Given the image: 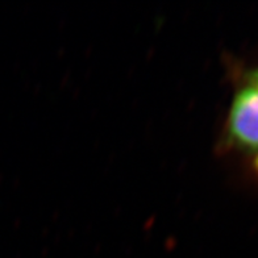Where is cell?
I'll return each instance as SVG.
<instances>
[{
  "instance_id": "3957f363",
  "label": "cell",
  "mask_w": 258,
  "mask_h": 258,
  "mask_svg": "<svg viewBox=\"0 0 258 258\" xmlns=\"http://www.w3.org/2000/svg\"><path fill=\"white\" fill-rule=\"evenodd\" d=\"M254 167H255V170L258 171V156L254 158Z\"/></svg>"
},
{
  "instance_id": "7a4b0ae2",
  "label": "cell",
  "mask_w": 258,
  "mask_h": 258,
  "mask_svg": "<svg viewBox=\"0 0 258 258\" xmlns=\"http://www.w3.org/2000/svg\"><path fill=\"white\" fill-rule=\"evenodd\" d=\"M253 86H255L258 89V70L253 74Z\"/></svg>"
},
{
  "instance_id": "6da1fadb",
  "label": "cell",
  "mask_w": 258,
  "mask_h": 258,
  "mask_svg": "<svg viewBox=\"0 0 258 258\" xmlns=\"http://www.w3.org/2000/svg\"><path fill=\"white\" fill-rule=\"evenodd\" d=\"M228 140L236 148L258 156V89L246 86L236 94L227 121Z\"/></svg>"
}]
</instances>
